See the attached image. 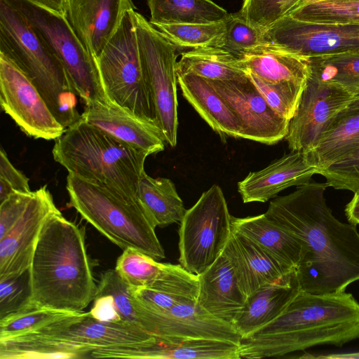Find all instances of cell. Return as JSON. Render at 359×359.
Returning a JSON list of instances; mask_svg holds the SVG:
<instances>
[{
    "label": "cell",
    "instance_id": "cell-21",
    "mask_svg": "<svg viewBox=\"0 0 359 359\" xmlns=\"http://www.w3.org/2000/svg\"><path fill=\"white\" fill-rule=\"evenodd\" d=\"M81 118L115 137L147 152L163 151L165 142L158 127L108 98L86 104Z\"/></svg>",
    "mask_w": 359,
    "mask_h": 359
},
{
    "label": "cell",
    "instance_id": "cell-40",
    "mask_svg": "<svg viewBox=\"0 0 359 359\" xmlns=\"http://www.w3.org/2000/svg\"><path fill=\"white\" fill-rule=\"evenodd\" d=\"M304 0H243L239 11L252 26L262 31L289 17Z\"/></svg>",
    "mask_w": 359,
    "mask_h": 359
},
{
    "label": "cell",
    "instance_id": "cell-22",
    "mask_svg": "<svg viewBox=\"0 0 359 359\" xmlns=\"http://www.w3.org/2000/svg\"><path fill=\"white\" fill-rule=\"evenodd\" d=\"M318 168L308 160L305 152L291 151L266 168L250 172L238 183L243 202L264 203L281 191L310 182Z\"/></svg>",
    "mask_w": 359,
    "mask_h": 359
},
{
    "label": "cell",
    "instance_id": "cell-6",
    "mask_svg": "<svg viewBox=\"0 0 359 359\" xmlns=\"http://www.w3.org/2000/svg\"><path fill=\"white\" fill-rule=\"evenodd\" d=\"M66 188L70 205L115 245L136 249L158 261L165 258L156 227L139 200L70 172Z\"/></svg>",
    "mask_w": 359,
    "mask_h": 359
},
{
    "label": "cell",
    "instance_id": "cell-16",
    "mask_svg": "<svg viewBox=\"0 0 359 359\" xmlns=\"http://www.w3.org/2000/svg\"><path fill=\"white\" fill-rule=\"evenodd\" d=\"M135 302L143 329L152 335L219 339L238 344L241 339L231 323L209 313L197 300L180 303L163 312L150 311L136 299Z\"/></svg>",
    "mask_w": 359,
    "mask_h": 359
},
{
    "label": "cell",
    "instance_id": "cell-1",
    "mask_svg": "<svg viewBox=\"0 0 359 359\" xmlns=\"http://www.w3.org/2000/svg\"><path fill=\"white\" fill-rule=\"evenodd\" d=\"M326 182H309L272 200L265 215L302 245L294 269L299 290L312 294L346 291L359 280V232L337 219L324 196Z\"/></svg>",
    "mask_w": 359,
    "mask_h": 359
},
{
    "label": "cell",
    "instance_id": "cell-26",
    "mask_svg": "<svg viewBox=\"0 0 359 359\" xmlns=\"http://www.w3.org/2000/svg\"><path fill=\"white\" fill-rule=\"evenodd\" d=\"M177 83L185 99L214 131L223 137L241 138L238 118L208 79L185 74L177 75Z\"/></svg>",
    "mask_w": 359,
    "mask_h": 359
},
{
    "label": "cell",
    "instance_id": "cell-38",
    "mask_svg": "<svg viewBox=\"0 0 359 359\" xmlns=\"http://www.w3.org/2000/svg\"><path fill=\"white\" fill-rule=\"evenodd\" d=\"M247 72L249 78L269 105L278 115L290 121L295 113L306 83L269 82L250 71Z\"/></svg>",
    "mask_w": 359,
    "mask_h": 359
},
{
    "label": "cell",
    "instance_id": "cell-34",
    "mask_svg": "<svg viewBox=\"0 0 359 359\" xmlns=\"http://www.w3.org/2000/svg\"><path fill=\"white\" fill-rule=\"evenodd\" d=\"M310 73L323 83L337 86L353 97L359 93V53L307 58Z\"/></svg>",
    "mask_w": 359,
    "mask_h": 359
},
{
    "label": "cell",
    "instance_id": "cell-48",
    "mask_svg": "<svg viewBox=\"0 0 359 359\" xmlns=\"http://www.w3.org/2000/svg\"><path fill=\"white\" fill-rule=\"evenodd\" d=\"M315 358H327V359H359V352L349 353H334L326 355H318Z\"/></svg>",
    "mask_w": 359,
    "mask_h": 359
},
{
    "label": "cell",
    "instance_id": "cell-42",
    "mask_svg": "<svg viewBox=\"0 0 359 359\" xmlns=\"http://www.w3.org/2000/svg\"><path fill=\"white\" fill-rule=\"evenodd\" d=\"M328 187L359 192V148L347 156L319 171Z\"/></svg>",
    "mask_w": 359,
    "mask_h": 359
},
{
    "label": "cell",
    "instance_id": "cell-30",
    "mask_svg": "<svg viewBox=\"0 0 359 359\" xmlns=\"http://www.w3.org/2000/svg\"><path fill=\"white\" fill-rule=\"evenodd\" d=\"M177 75L193 74L209 80L227 81L248 76L241 60L219 47L193 48L184 52L176 65Z\"/></svg>",
    "mask_w": 359,
    "mask_h": 359
},
{
    "label": "cell",
    "instance_id": "cell-3",
    "mask_svg": "<svg viewBox=\"0 0 359 359\" xmlns=\"http://www.w3.org/2000/svg\"><path fill=\"white\" fill-rule=\"evenodd\" d=\"M28 272L29 300L41 306L81 312L95 297L84 231L60 210L44 223Z\"/></svg>",
    "mask_w": 359,
    "mask_h": 359
},
{
    "label": "cell",
    "instance_id": "cell-49",
    "mask_svg": "<svg viewBox=\"0 0 359 359\" xmlns=\"http://www.w3.org/2000/svg\"><path fill=\"white\" fill-rule=\"evenodd\" d=\"M344 109H359V93L353 97L351 102Z\"/></svg>",
    "mask_w": 359,
    "mask_h": 359
},
{
    "label": "cell",
    "instance_id": "cell-23",
    "mask_svg": "<svg viewBox=\"0 0 359 359\" xmlns=\"http://www.w3.org/2000/svg\"><path fill=\"white\" fill-rule=\"evenodd\" d=\"M198 277L197 302L215 317L232 324L248 298L231 259L223 250L215 262Z\"/></svg>",
    "mask_w": 359,
    "mask_h": 359
},
{
    "label": "cell",
    "instance_id": "cell-45",
    "mask_svg": "<svg viewBox=\"0 0 359 359\" xmlns=\"http://www.w3.org/2000/svg\"><path fill=\"white\" fill-rule=\"evenodd\" d=\"M132 293L143 307L157 312L167 311L180 303L196 300L149 287L132 290Z\"/></svg>",
    "mask_w": 359,
    "mask_h": 359
},
{
    "label": "cell",
    "instance_id": "cell-24",
    "mask_svg": "<svg viewBox=\"0 0 359 359\" xmlns=\"http://www.w3.org/2000/svg\"><path fill=\"white\" fill-rule=\"evenodd\" d=\"M224 251L231 259L248 299L262 287L294 271L282 266L250 238L233 230Z\"/></svg>",
    "mask_w": 359,
    "mask_h": 359
},
{
    "label": "cell",
    "instance_id": "cell-10",
    "mask_svg": "<svg viewBox=\"0 0 359 359\" xmlns=\"http://www.w3.org/2000/svg\"><path fill=\"white\" fill-rule=\"evenodd\" d=\"M140 56L151 91L163 140L177 144L178 128L175 48L150 22L135 13Z\"/></svg>",
    "mask_w": 359,
    "mask_h": 359
},
{
    "label": "cell",
    "instance_id": "cell-13",
    "mask_svg": "<svg viewBox=\"0 0 359 359\" xmlns=\"http://www.w3.org/2000/svg\"><path fill=\"white\" fill-rule=\"evenodd\" d=\"M353 97L344 90L323 83L310 73L285 138L291 151H310Z\"/></svg>",
    "mask_w": 359,
    "mask_h": 359
},
{
    "label": "cell",
    "instance_id": "cell-36",
    "mask_svg": "<svg viewBox=\"0 0 359 359\" xmlns=\"http://www.w3.org/2000/svg\"><path fill=\"white\" fill-rule=\"evenodd\" d=\"M225 20L207 24L152 25L170 43L177 46L190 48H222L226 35Z\"/></svg>",
    "mask_w": 359,
    "mask_h": 359
},
{
    "label": "cell",
    "instance_id": "cell-4",
    "mask_svg": "<svg viewBox=\"0 0 359 359\" xmlns=\"http://www.w3.org/2000/svg\"><path fill=\"white\" fill-rule=\"evenodd\" d=\"M54 160L68 172L95 181L131 200L149 154L89 124L81 117L55 140Z\"/></svg>",
    "mask_w": 359,
    "mask_h": 359
},
{
    "label": "cell",
    "instance_id": "cell-18",
    "mask_svg": "<svg viewBox=\"0 0 359 359\" xmlns=\"http://www.w3.org/2000/svg\"><path fill=\"white\" fill-rule=\"evenodd\" d=\"M115 270L132 290L149 287L169 294L195 297L198 278L180 264L161 263L132 248L123 250Z\"/></svg>",
    "mask_w": 359,
    "mask_h": 359
},
{
    "label": "cell",
    "instance_id": "cell-7",
    "mask_svg": "<svg viewBox=\"0 0 359 359\" xmlns=\"http://www.w3.org/2000/svg\"><path fill=\"white\" fill-rule=\"evenodd\" d=\"M135 13V10L126 13L96 62L108 99L158 126L151 91L140 56Z\"/></svg>",
    "mask_w": 359,
    "mask_h": 359
},
{
    "label": "cell",
    "instance_id": "cell-11",
    "mask_svg": "<svg viewBox=\"0 0 359 359\" xmlns=\"http://www.w3.org/2000/svg\"><path fill=\"white\" fill-rule=\"evenodd\" d=\"M0 104L27 135L55 140L65 130L30 79L0 53Z\"/></svg>",
    "mask_w": 359,
    "mask_h": 359
},
{
    "label": "cell",
    "instance_id": "cell-14",
    "mask_svg": "<svg viewBox=\"0 0 359 359\" xmlns=\"http://www.w3.org/2000/svg\"><path fill=\"white\" fill-rule=\"evenodd\" d=\"M208 80L238 118L241 138L266 144H274L285 138L290 121L269 105L248 75L235 80Z\"/></svg>",
    "mask_w": 359,
    "mask_h": 359
},
{
    "label": "cell",
    "instance_id": "cell-19",
    "mask_svg": "<svg viewBox=\"0 0 359 359\" xmlns=\"http://www.w3.org/2000/svg\"><path fill=\"white\" fill-rule=\"evenodd\" d=\"M94 350L146 341L154 337L126 322H106L81 311L34 332ZM91 351V352H92Z\"/></svg>",
    "mask_w": 359,
    "mask_h": 359
},
{
    "label": "cell",
    "instance_id": "cell-20",
    "mask_svg": "<svg viewBox=\"0 0 359 359\" xmlns=\"http://www.w3.org/2000/svg\"><path fill=\"white\" fill-rule=\"evenodd\" d=\"M130 10L132 0H67L64 15L96 60Z\"/></svg>",
    "mask_w": 359,
    "mask_h": 359
},
{
    "label": "cell",
    "instance_id": "cell-9",
    "mask_svg": "<svg viewBox=\"0 0 359 359\" xmlns=\"http://www.w3.org/2000/svg\"><path fill=\"white\" fill-rule=\"evenodd\" d=\"M231 220L222 189L212 185L180 222V264L197 276L205 271L226 247L233 231Z\"/></svg>",
    "mask_w": 359,
    "mask_h": 359
},
{
    "label": "cell",
    "instance_id": "cell-15",
    "mask_svg": "<svg viewBox=\"0 0 359 359\" xmlns=\"http://www.w3.org/2000/svg\"><path fill=\"white\" fill-rule=\"evenodd\" d=\"M57 211L46 185L31 191L21 215L0 238V280L18 277L29 270L43 226Z\"/></svg>",
    "mask_w": 359,
    "mask_h": 359
},
{
    "label": "cell",
    "instance_id": "cell-37",
    "mask_svg": "<svg viewBox=\"0 0 359 359\" xmlns=\"http://www.w3.org/2000/svg\"><path fill=\"white\" fill-rule=\"evenodd\" d=\"M289 17L312 23L359 24V0H304Z\"/></svg>",
    "mask_w": 359,
    "mask_h": 359
},
{
    "label": "cell",
    "instance_id": "cell-47",
    "mask_svg": "<svg viewBox=\"0 0 359 359\" xmlns=\"http://www.w3.org/2000/svg\"><path fill=\"white\" fill-rule=\"evenodd\" d=\"M57 13L64 15L67 0H27Z\"/></svg>",
    "mask_w": 359,
    "mask_h": 359
},
{
    "label": "cell",
    "instance_id": "cell-2",
    "mask_svg": "<svg viewBox=\"0 0 359 359\" xmlns=\"http://www.w3.org/2000/svg\"><path fill=\"white\" fill-rule=\"evenodd\" d=\"M359 339V302L346 291L299 290L273 321L239 342L241 358L280 357L318 345L341 347Z\"/></svg>",
    "mask_w": 359,
    "mask_h": 359
},
{
    "label": "cell",
    "instance_id": "cell-35",
    "mask_svg": "<svg viewBox=\"0 0 359 359\" xmlns=\"http://www.w3.org/2000/svg\"><path fill=\"white\" fill-rule=\"evenodd\" d=\"M76 313L41 306L29 300L0 318V340L36 332Z\"/></svg>",
    "mask_w": 359,
    "mask_h": 359
},
{
    "label": "cell",
    "instance_id": "cell-33",
    "mask_svg": "<svg viewBox=\"0 0 359 359\" xmlns=\"http://www.w3.org/2000/svg\"><path fill=\"white\" fill-rule=\"evenodd\" d=\"M151 25L207 24L224 21L229 13L211 0H147Z\"/></svg>",
    "mask_w": 359,
    "mask_h": 359
},
{
    "label": "cell",
    "instance_id": "cell-46",
    "mask_svg": "<svg viewBox=\"0 0 359 359\" xmlns=\"http://www.w3.org/2000/svg\"><path fill=\"white\" fill-rule=\"evenodd\" d=\"M344 212L349 223L359 225V192L354 194L346 204Z\"/></svg>",
    "mask_w": 359,
    "mask_h": 359
},
{
    "label": "cell",
    "instance_id": "cell-25",
    "mask_svg": "<svg viewBox=\"0 0 359 359\" xmlns=\"http://www.w3.org/2000/svg\"><path fill=\"white\" fill-rule=\"evenodd\" d=\"M299 291L294 271L254 292L232 325L245 337L276 319Z\"/></svg>",
    "mask_w": 359,
    "mask_h": 359
},
{
    "label": "cell",
    "instance_id": "cell-41",
    "mask_svg": "<svg viewBox=\"0 0 359 359\" xmlns=\"http://www.w3.org/2000/svg\"><path fill=\"white\" fill-rule=\"evenodd\" d=\"M226 35L223 48L238 57L266 43L264 31L249 24L240 12L229 14L225 20Z\"/></svg>",
    "mask_w": 359,
    "mask_h": 359
},
{
    "label": "cell",
    "instance_id": "cell-28",
    "mask_svg": "<svg viewBox=\"0 0 359 359\" xmlns=\"http://www.w3.org/2000/svg\"><path fill=\"white\" fill-rule=\"evenodd\" d=\"M240 59L246 70L269 82L305 84L310 74L307 58L268 43Z\"/></svg>",
    "mask_w": 359,
    "mask_h": 359
},
{
    "label": "cell",
    "instance_id": "cell-31",
    "mask_svg": "<svg viewBox=\"0 0 359 359\" xmlns=\"http://www.w3.org/2000/svg\"><path fill=\"white\" fill-rule=\"evenodd\" d=\"M137 195L156 227L180 223L187 211L174 183L168 178H154L144 171Z\"/></svg>",
    "mask_w": 359,
    "mask_h": 359
},
{
    "label": "cell",
    "instance_id": "cell-17",
    "mask_svg": "<svg viewBox=\"0 0 359 359\" xmlns=\"http://www.w3.org/2000/svg\"><path fill=\"white\" fill-rule=\"evenodd\" d=\"M92 358L240 359L239 344L224 340L159 337L93 351Z\"/></svg>",
    "mask_w": 359,
    "mask_h": 359
},
{
    "label": "cell",
    "instance_id": "cell-44",
    "mask_svg": "<svg viewBox=\"0 0 359 359\" xmlns=\"http://www.w3.org/2000/svg\"><path fill=\"white\" fill-rule=\"evenodd\" d=\"M31 191L29 179L14 167L8 159L5 150L0 151V203L12 192Z\"/></svg>",
    "mask_w": 359,
    "mask_h": 359
},
{
    "label": "cell",
    "instance_id": "cell-12",
    "mask_svg": "<svg viewBox=\"0 0 359 359\" xmlns=\"http://www.w3.org/2000/svg\"><path fill=\"white\" fill-rule=\"evenodd\" d=\"M266 43L301 57L359 53V24L312 23L284 18L264 31Z\"/></svg>",
    "mask_w": 359,
    "mask_h": 359
},
{
    "label": "cell",
    "instance_id": "cell-32",
    "mask_svg": "<svg viewBox=\"0 0 359 359\" xmlns=\"http://www.w3.org/2000/svg\"><path fill=\"white\" fill-rule=\"evenodd\" d=\"M86 346L31 333L0 340V359H65L90 357Z\"/></svg>",
    "mask_w": 359,
    "mask_h": 359
},
{
    "label": "cell",
    "instance_id": "cell-5",
    "mask_svg": "<svg viewBox=\"0 0 359 359\" xmlns=\"http://www.w3.org/2000/svg\"><path fill=\"white\" fill-rule=\"evenodd\" d=\"M0 53L30 79L65 129L81 118L78 95L61 62L22 15L4 0H0Z\"/></svg>",
    "mask_w": 359,
    "mask_h": 359
},
{
    "label": "cell",
    "instance_id": "cell-8",
    "mask_svg": "<svg viewBox=\"0 0 359 359\" xmlns=\"http://www.w3.org/2000/svg\"><path fill=\"white\" fill-rule=\"evenodd\" d=\"M30 25L59 60L85 104L105 100L96 60L85 48L64 15L27 0H4Z\"/></svg>",
    "mask_w": 359,
    "mask_h": 359
},
{
    "label": "cell",
    "instance_id": "cell-27",
    "mask_svg": "<svg viewBox=\"0 0 359 359\" xmlns=\"http://www.w3.org/2000/svg\"><path fill=\"white\" fill-rule=\"evenodd\" d=\"M231 224L233 231L250 238L286 269L294 271L302 255L299 241L265 213L232 217Z\"/></svg>",
    "mask_w": 359,
    "mask_h": 359
},
{
    "label": "cell",
    "instance_id": "cell-29",
    "mask_svg": "<svg viewBox=\"0 0 359 359\" xmlns=\"http://www.w3.org/2000/svg\"><path fill=\"white\" fill-rule=\"evenodd\" d=\"M359 148V109L341 110L313 147L305 152L318 172Z\"/></svg>",
    "mask_w": 359,
    "mask_h": 359
},
{
    "label": "cell",
    "instance_id": "cell-39",
    "mask_svg": "<svg viewBox=\"0 0 359 359\" xmlns=\"http://www.w3.org/2000/svg\"><path fill=\"white\" fill-rule=\"evenodd\" d=\"M96 293L111 297L121 321L143 329L132 290L115 269L107 271L101 275Z\"/></svg>",
    "mask_w": 359,
    "mask_h": 359
},
{
    "label": "cell",
    "instance_id": "cell-43",
    "mask_svg": "<svg viewBox=\"0 0 359 359\" xmlns=\"http://www.w3.org/2000/svg\"><path fill=\"white\" fill-rule=\"evenodd\" d=\"M29 298L28 271L18 277L0 280V318L19 309Z\"/></svg>",
    "mask_w": 359,
    "mask_h": 359
}]
</instances>
